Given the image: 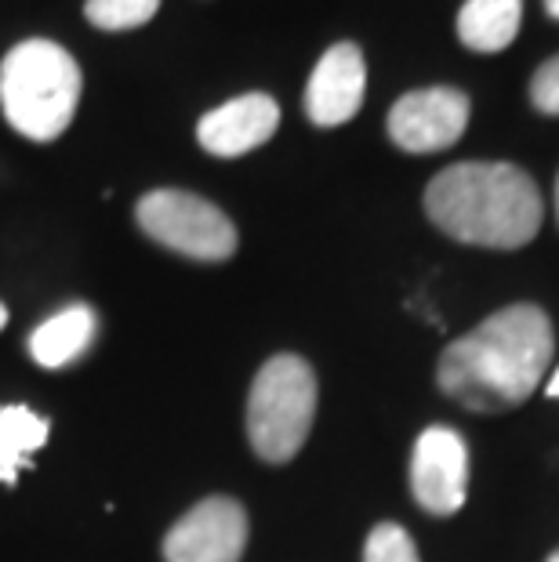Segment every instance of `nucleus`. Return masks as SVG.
Here are the masks:
<instances>
[{
	"instance_id": "obj_1",
	"label": "nucleus",
	"mask_w": 559,
	"mask_h": 562,
	"mask_svg": "<svg viewBox=\"0 0 559 562\" xmlns=\"http://www.w3.org/2000/svg\"><path fill=\"white\" fill-rule=\"evenodd\" d=\"M556 334L538 305H508L466 338L450 341L436 363L439 392L476 414L527 403L552 367Z\"/></svg>"
},
{
	"instance_id": "obj_2",
	"label": "nucleus",
	"mask_w": 559,
	"mask_h": 562,
	"mask_svg": "<svg viewBox=\"0 0 559 562\" xmlns=\"http://www.w3.org/2000/svg\"><path fill=\"white\" fill-rule=\"evenodd\" d=\"M425 214L450 240L516 250L541 229V193L513 164H455L425 189Z\"/></svg>"
},
{
	"instance_id": "obj_3",
	"label": "nucleus",
	"mask_w": 559,
	"mask_h": 562,
	"mask_svg": "<svg viewBox=\"0 0 559 562\" xmlns=\"http://www.w3.org/2000/svg\"><path fill=\"white\" fill-rule=\"evenodd\" d=\"M80 66L55 41H22L0 66V110L30 142H55L74 124Z\"/></svg>"
},
{
	"instance_id": "obj_4",
	"label": "nucleus",
	"mask_w": 559,
	"mask_h": 562,
	"mask_svg": "<svg viewBox=\"0 0 559 562\" xmlns=\"http://www.w3.org/2000/svg\"><path fill=\"white\" fill-rule=\"evenodd\" d=\"M316 417V374L302 356H272L247 396V439L261 461L283 464L305 447Z\"/></svg>"
},
{
	"instance_id": "obj_5",
	"label": "nucleus",
	"mask_w": 559,
	"mask_h": 562,
	"mask_svg": "<svg viewBox=\"0 0 559 562\" xmlns=\"http://www.w3.org/2000/svg\"><path fill=\"white\" fill-rule=\"evenodd\" d=\"M138 229L160 247L197 261H225L236 255V225L215 203L186 189H153L135 207Z\"/></svg>"
},
{
	"instance_id": "obj_6",
	"label": "nucleus",
	"mask_w": 559,
	"mask_h": 562,
	"mask_svg": "<svg viewBox=\"0 0 559 562\" xmlns=\"http://www.w3.org/2000/svg\"><path fill=\"white\" fill-rule=\"evenodd\" d=\"M411 494L429 516H455L469 497V447L455 428L433 425L414 442Z\"/></svg>"
},
{
	"instance_id": "obj_7",
	"label": "nucleus",
	"mask_w": 559,
	"mask_h": 562,
	"mask_svg": "<svg viewBox=\"0 0 559 562\" xmlns=\"http://www.w3.org/2000/svg\"><path fill=\"white\" fill-rule=\"evenodd\" d=\"M469 94L458 88H422L411 91L389 110V138L403 153H439L450 149L469 127Z\"/></svg>"
},
{
	"instance_id": "obj_8",
	"label": "nucleus",
	"mask_w": 559,
	"mask_h": 562,
	"mask_svg": "<svg viewBox=\"0 0 559 562\" xmlns=\"http://www.w3.org/2000/svg\"><path fill=\"white\" fill-rule=\"evenodd\" d=\"M247 544V512L233 497H208L164 537L168 562H241Z\"/></svg>"
},
{
	"instance_id": "obj_9",
	"label": "nucleus",
	"mask_w": 559,
	"mask_h": 562,
	"mask_svg": "<svg viewBox=\"0 0 559 562\" xmlns=\"http://www.w3.org/2000/svg\"><path fill=\"white\" fill-rule=\"evenodd\" d=\"M367 91V63L356 44L327 47L316 63L305 88V116L316 127H338L353 121L364 105Z\"/></svg>"
},
{
	"instance_id": "obj_10",
	"label": "nucleus",
	"mask_w": 559,
	"mask_h": 562,
	"mask_svg": "<svg viewBox=\"0 0 559 562\" xmlns=\"http://www.w3.org/2000/svg\"><path fill=\"white\" fill-rule=\"evenodd\" d=\"M280 127V105L269 94H241V99L219 105L200 116L197 124V142L211 157H244L277 135Z\"/></svg>"
},
{
	"instance_id": "obj_11",
	"label": "nucleus",
	"mask_w": 559,
	"mask_h": 562,
	"mask_svg": "<svg viewBox=\"0 0 559 562\" xmlns=\"http://www.w3.org/2000/svg\"><path fill=\"white\" fill-rule=\"evenodd\" d=\"M94 327H99V319H94L88 305H69L30 334V356L47 370L74 363L77 356L91 349Z\"/></svg>"
},
{
	"instance_id": "obj_12",
	"label": "nucleus",
	"mask_w": 559,
	"mask_h": 562,
	"mask_svg": "<svg viewBox=\"0 0 559 562\" xmlns=\"http://www.w3.org/2000/svg\"><path fill=\"white\" fill-rule=\"evenodd\" d=\"M523 0H466L458 11V37L480 55L505 52L516 41Z\"/></svg>"
},
{
	"instance_id": "obj_13",
	"label": "nucleus",
	"mask_w": 559,
	"mask_h": 562,
	"mask_svg": "<svg viewBox=\"0 0 559 562\" xmlns=\"http://www.w3.org/2000/svg\"><path fill=\"white\" fill-rule=\"evenodd\" d=\"M47 417L30 406H0V483H19L22 469H30L33 453L47 442Z\"/></svg>"
},
{
	"instance_id": "obj_14",
	"label": "nucleus",
	"mask_w": 559,
	"mask_h": 562,
	"mask_svg": "<svg viewBox=\"0 0 559 562\" xmlns=\"http://www.w3.org/2000/svg\"><path fill=\"white\" fill-rule=\"evenodd\" d=\"M160 0H88L85 15L94 30L121 33V30H138L157 15Z\"/></svg>"
},
{
	"instance_id": "obj_15",
	"label": "nucleus",
	"mask_w": 559,
	"mask_h": 562,
	"mask_svg": "<svg viewBox=\"0 0 559 562\" xmlns=\"http://www.w3.org/2000/svg\"><path fill=\"white\" fill-rule=\"evenodd\" d=\"M364 562H418V548H414L411 533L403 526L382 522L367 537Z\"/></svg>"
},
{
	"instance_id": "obj_16",
	"label": "nucleus",
	"mask_w": 559,
	"mask_h": 562,
	"mask_svg": "<svg viewBox=\"0 0 559 562\" xmlns=\"http://www.w3.org/2000/svg\"><path fill=\"white\" fill-rule=\"evenodd\" d=\"M530 102L538 105L541 113L559 116V55L549 58L530 80Z\"/></svg>"
},
{
	"instance_id": "obj_17",
	"label": "nucleus",
	"mask_w": 559,
	"mask_h": 562,
	"mask_svg": "<svg viewBox=\"0 0 559 562\" xmlns=\"http://www.w3.org/2000/svg\"><path fill=\"white\" fill-rule=\"evenodd\" d=\"M545 392H549L552 400H559V367L552 370V378H549V389H545Z\"/></svg>"
},
{
	"instance_id": "obj_18",
	"label": "nucleus",
	"mask_w": 559,
	"mask_h": 562,
	"mask_svg": "<svg viewBox=\"0 0 559 562\" xmlns=\"http://www.w3.org/2000/svg\"><path fill=\"white\" fill-rule=\"evenodd\" d=\"M545 8H549L552 19H559V0H545Z\"/></svg>"
},
{
	"instance_id": "obj_19",
	"label": "nucleus",
	"mask_w": 559,
	"mask_h": 562,
	"mask_svg": "<svg viewBox=\"0 0 559 562\" xmlns=\"http://www.w3.org/2000/svg\"><path fill=\"white\" fill-rule=\"evenodd\" d=\"M4 323H8V308L0 305V330H4Z\"/></svg>"
},
{
	"instance_id": "obj_20",
	"label": "nucleus",
	"mask_w": 559,
	"mask_h": 562,
	"mask_svg": "<svg viewBox=\"0 0 559 562\" xmlns=\"http://www.w3.org/2000/svg\"><path fill=\"white\" fill-rule=\"evenodd\" d=\"M556 214H559V182H556Z\"/></svg>"
},
{
	"instance_id": "obj_21",
	"label": "nucleus",
	"mask_w": 559,
	"mask_h": 562,
	"mask_svg": "<svg viewBox=\"0 0 559 562\" xmlns=\"http://www.w3.org/2000/svg\"><path fill=\"white\" fill-rule=\"evenodd\" d=\"M549 562H559V552H552V555H549Z\"/></svg>"
}]
</instances>
